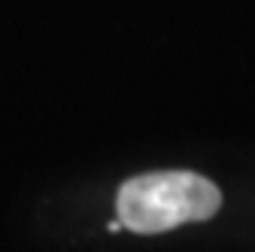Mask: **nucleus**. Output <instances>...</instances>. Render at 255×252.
<instances>
[{"label":"nucleus","instance_id":"obj_1","mask_svg":"<svg viewBox=\"0 0 255 252\" xmlns=\"http://www.w3.org/2000/svg\"><path fill=\"white\" fill-rule=\"evenodd\" d=\"M222 207V192L201 173L158 170L128 179L119 195V222L137 234H161L188 222H207Z\"/></svg>","mask_w":255,"mask_h":252}]
</instances>
